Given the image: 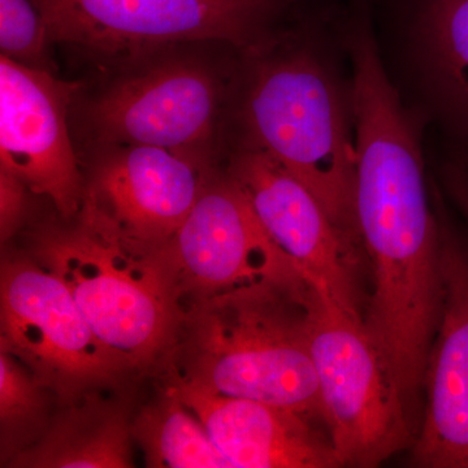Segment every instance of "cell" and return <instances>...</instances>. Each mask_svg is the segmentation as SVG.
I'll use <instances>...</instances> for the list:
<instances>
[{
    "instance_id": "5bb4252c",
    "label": "cell",
    "mask_w": 468,
    "mask_h": 468,
    "mask_svg": "<svg viewBox=\"0 0 468 468\" xmlns=\"http://www.w3.org/2000/svg\"><path fill=\"white\" fill-rule=\"evenodd\" d=\"M132 423L125 405L95 393L67 403L37 442L8 461L16 468L133 467Z\"/></svg>"
},
{
    "instance_id": "7a4b0ae2",
    "label": "cell",
    "mask_w": 468,
    "mask_h": 468,
    "mask_svg": "<svg viewBox=\"0 0 468 468\" xmlns=\"http://www.w3.org/2000/svg\"><path fill=\"white\" fill-rule=\"evenodd\" d=\"M66 221L34 233L33 260L64 282L107 346L134 368L149 365L184 318L168 243L128 236L88 199Z\"/></svg>"
},
{
    "instance_id": "52a82bcc",
    "label": "cell",
    "mask_w": 468,
    "mask_h": 468,
    "mask_svg": "<svg viewBox=\"0 0 468 468\" xmlns=\"http://www.w3.org/2000/svg\"><path fill=\"white\" fill-rule=\"evenodd\" d=\"M0 318V346L66 405L134 368L92 331L64 282L34 260L3 261Z\"/></svg>"
},
{
    "instance_id": "2e32d148",
    "label": "cell",
    "mask_w": 468,
    "mask_h": 468,
    "mask_svg": "<svg viewBox=\"0 0 468 468\" xmlns=\"http://www.w3.org/2000/svg\"><path fill=\"white\" fill-rule=\"evenodd\" d=\"M132 435L143 448L147 467L232 468L201 420L171 390L137 415Z\"/></svg>"
},
{
    "instance_id": "30bf717a",
    "label": "cell",
    "mask_w": 468,
    "mask_h": 468,
    "mask_svg": "<svg viewBox=\"0 0 468 468\" xmlns=\"http://www.w3.org/2000/svg\"><path fill=\"white\" fill-rule=\"evenodd\" d=\"M168 248L184 294L189 292L194 301L300 273L227 169H215Z\"/></svg>"
},
{
    "instance_id": "e0dca14e",
    "label": "cell",
    "mask_w": 468,
    "mask_h": 468,
    "mask_svg": "<svg viewBox=\"0 0 468 468\" xmlns=\"http://www.w3.org/2000/svg\"><path fill=\"white\" fill-rule=\"evenodd\" d=\"M46 390L32 371L9 351L0 350L2 463L32 445L48 430Z\"/></svg>"
},
{
    "instance_id": "4fadbf2b",
    "label": "cell",
    "mask_w": 468,
    "mask_h": 468,
    "mask_svg": "<svg viewBox=\"0 0 468 468\" xmlns=\"http://www.w3.org/2000/svg\"><path fill=\"white\" fill-rule=\"evenodd\" d=\"M171 392L201 420L232 468L343 467L328 431L316 419L181 380Z\"/></svg>"
},
{
    "instance_id": "5b68a950",
    "label": "cell",
    "mask_w": 468,
    "mask_h": 468,
    "mask_svg": "<svg viewBox=\"0 0 468 468\" xmlns=\"http://www.w3.org/2000/svg\"><path fill=\"white\" fill-rule=\"evenodd\" d=\"M310 344L323 421L341 466L377 467L410 449L414 424L362 316L313 288Z\"/></svg>"
},
{
    "instance_id": "ba28073f",
    "label": "cell",
    "mask_w": 468,
    "mask_h": 468,
    "mask_svg": "<svg viewBox=\"0 0 468 468\" xmlns=\"http://www.w3.org/2000/svg\"><path fill=\"white\" fill-rule=\"evenodd\" d=\"M228 174L250 201L261 226L316 291L354 315H365L362 249L332 220L309 187L251 144L230 155Z\"/></svg>"
},
{
    "instance_id": "ac0fdd59",
    "label": "cell",
    "mask_w": 468,
    "mask_h": 468,
    "mask_svg": "<svg viewBox=\"0 0 468 468\" xmlns=\"http://www.w3.org/2000/svg\"><path fill=\"white\" fill-rule=\"evenodd\" d=\"M50 42L41 12L33 0H0L2 57L24 66L51 70L48 58Z\"/></svg>"
},
{
    "instance_id": "8fae6325",
    "label": "cell",
    "mask_w": 468,
    "mask_h": 468,
    "mask_svg": "<svg viewBox=\"0 0 468 468\" xmlns=\"http://www.w3.org/2000/svg\"><path fill=\"white\" fill-rule=\"evenodd\" d=\"M439 199L442 313L428 354L423 409L409 449L410 463L468 468V237L452 224Z\"/></svg>"
},
{
    "instance_id": "3957f363",
    "label": "cell",
    "mask_w": 468,
    "mask_h": 468,
    "mask_svg": "<svg viewBox=\"0 0 468 468\" xmlns=\"http://www.w3.org/2000/svg\"><path fill=\"white\" fill-rule=\"evenodd\" d=\"M276 42L248 54L243 143L264 151L306 185L335 226L362 249L356 215V143L340 92L313 52L279 48Z\"/></svg>"
},
{
    "instance_id": "6da1fadb",
    "label": "cell",
    "mask_w": 468,
    "mask_h": 468,
    "mask_svg": "<svg viewBox=\"0 0 468 468\" xmlns=\"http://www.w3.org/2000/svg\"><path fill=\"white\" fill-rule=\"evenodd\" d=\"M311 292L313 286L295 273L194 301L180 324L181 381L324 424L311 356Z\"/></svg>"
},
{
    "instance_id": "277c9868",
    "label": "cell",
    "mask_w": 468,
    "mask_h": 468,
    "mask_svg": "<svg viewBox=\"0 0 468 468\" xmlns=\"http://www.w3.org/2000/svg\"><path fill=\"white\" fill-rule=\"evenodd\" d=\"M298 0H33L51 42L101 58L138 60L189 43H224L246 54L276 38Z\"/></svg>"
},
{
    "instance_id": "7c38bea8",
    "label": "cell",
    "mask_w": 468,
    "mask_h": 468,
    "mask_svg": "<svg viewBox=\"0 0 468 468\" xmlns=\"http://www.w3.org/2000/svg\"><path fill=\"white\" fill-rule=\"evenodd\" d=\"M85 199L122 232L163 245L174 239L215 172L211 153L143 144L101 147Z\"/></svg>"
},
{
    "instance_id": "9a60e30c",
    "label": "cell",
    "mask_w": 468,
    "mask_h": 468,
    "mask_svg": "<svg viewBox=\"0 0 468 468\" xmlns=\"http://www.w3.org/2000/svg\"><path fill=\"white\" fill-rule=\"evenodd\" d=\"M418 29L443 115L468 141V0H419Z\"/></svg>"
},
{
    "instance_id": "ffe728a7",
    "label": "cell",
    "mask_w": 468,
    "mask_h": 468,
    "mask_svg": "<svg viewBox=\"0 0 468 468\" xmlns=\"http://www.w3.org/2000/svg\"><path fill=\"white\" fill-rule=\"evenodd\" d=\"M442 183L446 196L454 203L468 228V160L449 162L442 171Z\"/></svg>"
},
{
    "instance_id": "d6986e66",
    "label": "cell",
    "mask_w": 468,
    "mask_h": 468,
    "mask_svg": "<svg viewBox=\"0 0 468 468\" xmlns=\"http://www.w3.org/2000/svg\"><path fill=\"white\" fill-rule=\"evenodd\" d=\"M27 186L20 178L0 169V239L2 243L16 234L27 212Z\"/></svg>"
},
{
    "instance_id": "9c48e42d",
    "label": "cell",
    "mask_w": 468,
    "mask_h": 468,
    "mask_svg": "<svg viewBox=\"0 0 468 468\" xmlns=\"http://www.w3.org/2000/svg\"><path fill=\"white\" fill-rule=\"evenodd\" d=\"M76 89L51 70L0 58V169L50 199L64 220L79 214L86 193L67 122Z\"/></svg>"
},
{
    "instance_id": "8992f818",
    "label": "cell",
    "mask_w": 468,
    "mask_h": 468,
    "mask_svg": "<svg viewBox=\"0 0 468 468\" xmlns=\"http://www.w3.org/2000/svg\"><path fill=\"white\" fill-rule=\"evenodd\" d=\"M176 48L134 60L92 98L85 122L95 144L212 154L226 98L223 79L206 58Z\"/></svg>"
}]
</instances>
